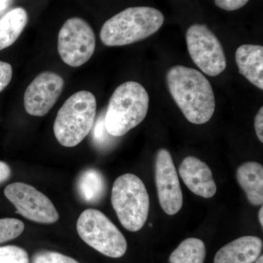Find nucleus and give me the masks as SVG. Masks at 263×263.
<instances>
[{
  "label": "nucleus",
  "instance_id": "f257e3e1",
  "mask_svg": "<svg viewBox=\"0 0 263 263\" xmlns=\"http://www.w3.org/2000/svg\"><path fill=\"white\" fill-rule=\"evenodd\" d=\"M167 86L183 116L195 124L209 122L215 110L212 84L200 71L176 65L167 71Z\"/></svg>",
  "mask_w": 263,
  "mask_h": 263
},
{
  "label": "nucleus",
  "instance_id": "f03ea898",
  "mask_svg": "<svg viewBox=\"0 0 263 263\" xmlns=\"http://www.w3.org/2000/svg\"><path fill=\"white\" fill-rule=\"evenodd\" d=\"M164 21L163 14L155 8H127L105 22L100 31V39L107 46L133 44L157 32Z\"/></svg>",
  "mask_w": 263,
  "mask_h": 263
},
{
  "label": "nucleus",
  "instance_id": "7ed1b4c3",
  "mask_svg": "<svg viewBox=\"0 0 263 263\" xmlns=\"http://www.w3.org/2000/svg\"><path fill=\"white\" fill-rule=\"evenodd\" d=\"M148 105V92L139 83L127 81L118 86L105 113L109 134L119 138L139 125L146 117Z\"/></svg>",
  "mask_w": 263,
  "mask_h": 263
},
{
  "label": "nucleus",
  "instance_id": "20e7f679",
  "mask_svg": "<svg viewBox=\"0 0 263 263\" xmlns=\"http://www.w3.org/2000/svg\"><path fill=\"white\" fill-rule=\"evenodd\" d=\"M96 109V98L89 91H80L67 99L53 124V133L59 143L65 147L78 146L91 131Z\"/></svg>",
  "mask_w": 263,
  "mask_h": 263
},
{
  "label": "nucleus",
  "instance_id": "39448f33",
  "mask_svg": "<svg viewBox=\"0 0 263 263\" xmlns=\"http://www.w3.org/2000/svg\"><path fill=\"white\" fill-rule=\"evenodd\" d=\"M111 202L121 224L129 231H138L146 224L149 196L143 181L136 175L117 178L112 189Z\"/></svg>",
  "mask_w": 263,
  "mask_h": 263
},
{
  "label": "nucleus",
  "instance_id": "423d86ee",
  "mask_svg": "<svg viewBox=\"0 0 263 263\" xmlns=\"http://www.w3.org/2000/svg\"><path fill=\"white\" fill-rule=\"evenodd\" d=\"M77 231L85 243L104 255L119 258L127 252V240L120 230L96 209L82 212L78 219Z\"/></svg>",
  "mask_w": 263,
  "mask_h": 263
},
{
  "label": "nucleus",
  "instance_id": "0eeeda50",
  "mask_svg": "<svg viewBox=\"0 0 263 263\" xmlns=\"http://www.w3.org/2000/svg\"><path fill=\"white\" fill-rule=\"evenodd\" d=\"M96 47L94 31L84 19L74 17L66 21L58 35V52L62 61L71 67L86 63Z\"/></svg>",
  "mask_w": 263,
  "mask_h": 263
},
{
  "label": "nucleus",
  "instance_id": "6e6552de",
  "mask_svg": "<svg viewBox=\"0 0 263 263\" xmlns=\"http://www.w3.org/2000/svg\"><path fill=\"white\" fill-rule=\"evenodd\" d=\"M189 53L206 75L217 76L226 70V57L219 39L204 24H193L186 34Z\"/></svg>",
  "mask_w": 263,
  "mask_h": 263
},
{
  "label": "nucleus",
  "instance_id": "1a4fd4ad",
  "mask_svg": "<svg viewBox=\"0 0 263 263\" xmlns=\"http://www.w3.org/2000/svg\"><path fill=\"white\" fill-rule=\"evenodd\" d=\"M4 194L19 214L29 220L42 224L58 221L60 216L53 202L32 186L22 182L10 183Z\"/></svg>",
  "mask_w": 263,
  "mask_h": 263
},
{
  "label": "nucleus",
  "instance_id": "9d476101",
  "mask_svg": "<svg viewBox=\"0 0 263 263\" xmlns=\"http://www.w3.org/2000/svg\"><path fill=\"white\" fill-rule=\"evenodd\" d=\"M155 181L161 207L168 215H175L183 205L179 176L171 153L161 148L155 160Z\"/></svg>",
  "mask_w": 263,
  "mask_h": 263
},
{
  "label": "nucleus",
  "instance_id": "9b49d317",
  "mask_svg": "<svg viewBox=\"0 0 263 263\" xmlns=\"http://www.w3.org/2000/svg\"><path fill=\"white\" fill-rule=\"evenodd\" d=\"M64 86L65 81L58 74L49 71L40 73L24 93L26 111L33 117L46 115L56 104Z\"/></svg>",
  "mask_w": 263,
  "mask_h": 263
},
{
  "label": "nucleus",
  "instance_id": "f8f14e48",
  "mask_svg": "<svg viewBox=\"0 0 263 263\" xmlns=\"http://www.w3.org/2000/svg\"><path fill=\"white\" fill-rule=\"evenodd\" d=\"M179 174L189 190L204 198H211L216 193L212 170L205 162L190 156L180 164Z\"/></svg>",
  "mask_w": 263,
  "mask_h": 263
},
{
  "label": "nucleus",
  "instance_id": "ddd939ff",
  "mask_svg": "<svg viewBox=\"0 0 263 263\" xmlns=\"http://www.w3.org/2000/svg\"><path fill=\"white\" fill-rule=\"evenodd\" d=\"M262 247V240L258 237H240L221 247L214 263H253L260 256Z\"/></svg>",
  "mask_w": 263,
  "mask_h": 263
},
{
  "label": "nucleus",
  "instance_id": "4468645a",
  "mask_svg": "<svg viewBox=\"0 0 263 263\" xmlns=\"http://www.w3.org/2000/svg\"><path fill=\"white\" fill-rule=\"evenodd\" d=\"M235 61L242 76L263 89V47L256 45H243L235 52Z\"/></svg>",
  "mask_w": 263,
  "mask_h": 263
},
{
  "label": "nucleus",
  "instance_id": "2eb2a0df",
  "mask_svg": "<svg viewBox=\"0 0 263 263\" xmlns=\"http://www.w3.org/2000/svg\"><path fill=\"white\" fill-rule=\"evenodd\" d=\"M236 178L245 190L249 202L254 205L263 203V167L256 162H247L238 167Z\"/></svg>",
  "mask_w": 263,
  "mask_h": 263
},
{
  "label": "nucleus",
  "instance_id": "dca6fc26",
  "mask_svg": "<svg viewBox=\"0 0 263 263\" xmlns=\"http://www.w3.org/2000/svg\"><path fill=\"white\" fill-rule=\"evenodd\" d=\"M27 22L28 15L22 8L10 10L0 18V51L10 47L18 40Z\"/></svg>",
  "mask_w": 263,
  "mask_h": 263
},
{
  "label": "nucleus",
  "instance_id": "f3484780",
  "mask_svg": "<svg viewBox=\"0 0 263 263\" xmlns=\"http://www.w3.org/2000/svg\"><path fill=\"white\" fill-rule=\"evenodd\" d=\"M77 191L83 201L94 204L100 202L106 191L103 175L96 169L83 171L77 181Z\"/></svg>",
  "mask_w": 263,
  "mask_h": 263
},
{
  "label": "nucleus",
  "instance_id": "a211bd4d",
  "mask_svg": "<svg viewBox=\"0 0 263 263\" xmlns=\"http://www.w3.org/2000/svg\"><path fill=\"white\" fill-rule=\"evenodd\" d=\"M206 255L202 240L190 238L180 243L170 256V263H203Z\"/></svg>",
  "mask_w": 263,
  "mask_h": 263
},
{
  "label": "nucleus",
  "instance_id": "6ab92c4d",
  "mask_svg": "<svg viewBox=\"0 0 263 263\" xmlns=\"http://www.w3.org/2000/svg\"><path fill=\"white\" fill-rule=\"evenodd\" d=\"M105 112H103L99 116L91 129L93 142L95 146L100 149H105L111 146L114 143V138H116L109 134L107 131L105 124Z\"/></svg>",
  "mask_w": 263,
  "mask_h": 263
},
{
  "label": "nucleus",
  "instance_id": "aec40b11",
  "mask_svg": "<svg viewBox=\"0 0 263 263\" xmlns=\"http://www.w3.org/2000/svg\"><path fill=\"white\" fill-rule=\"evenodd\" d=\"M23 221L13 218L0 219V243L14 239L23 233Z\"/></svg>",
  "mask_w": 263,
  "mask_h": 263
},
{
  "label": "nucleus",
  "instance_id": "412c9836",
  "mask_svg": "<svg viewBox=\"0 0 263 263\" xmlns=\"http://www.w3.org/2000/svg\"><path fill=\"white\" fill-rule=\"evenodd\" d=\"M29 256L24 249L16 246L0 247V263H29Z\"/></svg>",
  "mask_w": 263,
  "mask_h": 263
},
{
  "label": "nucleus",
  "instance_id": "4be33fe9",
  "mask_svg": "<svg viewBox=\"0 0 263 263\" xmlns=\"http://www.w3.org/2000/svg\"><path fill=\"white\" fill-rule=\"evenodd\" d=\"M32 263H79L70 257L55 252H41L33 257Z\"/></svg>",
  "mask_w": 263,
  "mask_h": 263
},
{
  "label": "nucleus",
  "instance_id": "5701e85b",
  "mask_svg": "<svg viewBox=\"0 0 263 263\" xmlns=\"http://www.w3.org/2000/svg\"><path fill=\"white\" fill-rule=\"evenodd\" d=\"M13 76V68L9 63L0 61V92L10 84Z\"/></svg>",
  "mask_w": 263,
  "mask_h": 263
},
{
  "label": "nucleus",
  "instance_id": "b1692460",
  "mask_svg": "<svg viewBox=\"0 0 263 263\" xmlns=\"http://www.w3.org/2000/svg\"><path fill=\"white\" fill-rule=\"evenodd\" d=\"M249 0H214L216 6L221 9L233 11L245 6Z\"/></svg>",
  "mask_w": 263,
  "mask_h": 263
},
{
  "label": "nucleus",
  "instance_id": "393cba45",
  "mask_svg": "<svg viewBox=\"0 0 263 263\" xmlns=\"http://www.w3.org/2000/svg\"><path fill=\"white\" fill-rule=\"evenodd\" d=\"M256 134L261 143H263V108L261 107L254 119Z\"/></svg>",
  "mask_w": 263,
  "mask_h": 263
},
{
  "label": "nucleus",
  "instance_id": "a878e982",
  "mask_svg": "<svg viewBox=\"0 0 263 263\" xmlns=\"http://www.w3.org/2000/svg\"><path fill=\"white\" fill-rule=\"evenodd\" d=\"M11 175L10 166L4 162L0 161V183H4L9 179Z\"/></svg>",
  "mask_w": 263,
  "mask_h": 263
},
{
  "label": "nucleus",
  "instance_id": "bb28decb",
  "mask_svg": "<svg viewBox=\"0 0 263 263\" xmlns=\"http://www.w3.org/2000/svg\"><path fill=\"white\" fill-rule=\"evenodd\" d=\"M10 0H0V15L3 14L10 6Z\"/></svg>",
  "mask_w": 263,
  "mask_h": 263
},
{
  "label": "nucleus",
  "instance_id": "cd10ccee",
  "mask_svg": "<svg viewBox=\"0 0 263 263\" xmlns=\"http://www.w3.org/2000/svg\"><path fill=\"white\" fill-rule=\"evenodd\" d=\"M259 221L261 226L263 227V208L261 207L259 212Z\"/></svg>",
  "mask_w": 263,
  "mask_h": 263
},
{
  "label": "nucleus",
  "instance_id": "c85d7f7f",
  "mask_svg": "<svg viewBox=\"0 0 263 263\" xmlns=\"http://www.w3.org/2000/svg\"><path fill=\"white\" fill-rule=\"evenodd\" d=\"M254 262H255V263H263V256L262 255V254H261V255L259 256L258 258L256 259V260L254 261Z\"/></svg>",
  "mask_w": 263,
  "mask_h": 263
}]
</instances>
